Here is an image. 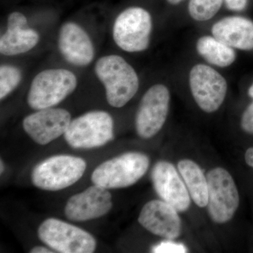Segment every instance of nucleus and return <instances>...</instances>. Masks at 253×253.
<instances>
[{"mask_svg":"<svg viewBox=\"0 0 253 253\" xmlns=\"http://www.w3.org/2000/svg\"><path fill=\"white\" fill-rule=\"evenodd\" d=\"M190 92L201 111L215 113L225 101L229 84L225 77L206 63H198L188 75Z\"/></svg>","mask_w":253,"mask_h":253,"instance_id":"nucleus-4","label":"nucleus"},{"mask_svg":"<svg viewBox=\"0 0 253 253\" xmlns=\"http://www.w3.org/2000/svg\"><path fill=\"white\" fill-rule=\"evenodd\" d=\"M223 3L224 0H189L188 12L196 22H206L218 14Z\"/></svg>","mask_w":253,"mask_h":253,"instance_id":"nucleus-20","label":"nucleus"},{"mask_svg":"<svg viewBox=\"0 0 253 253\" xmlns=\"http://www.w3.org/2000/svg\"><path fill=\"white\" fill-rule=\"evenodd\" d=\"M171 93L166 84L158 83L143 95L136 113L135 128L138 135L148 139L157 134L167 121Z\"/></svg>","mask_w":253,"mask_h":253,"instance_id":"nucleus-10","label":"nucleus"},{"mask_svg":"<svg viewBox=\"0 0 253 253\" xmlns=\"http://www.w3.org/2000/svg\"><path fill=\"white\" fill-rule=\"evenodd\" d=\"M22 79L21 70L12 65L0 67V99H4L16 89Z\"/></svg>","mask_w":253,"mask_h":253,"instance_id":"nucleus-21","label":"nucleus"},{"mask_svg":"<svg viewBox=\"0 0 253 253\" xmlns=\"http://www.w3.org/2000/svg\"><path fill=\"white\" fill-rule=\"evenodd\" d=\"M111 199V194L107 189L94 184L68 200L65 214L68 219L74 221H85L101 217L112 208Z\"/></svg>","mask_w":253,"mask_h":253,"instance_id":"nucleus-14","label":"nucleus"},{"mask_svg":"<svg viewBox=\"0 0 253 253\" xmlns=\"http://www.w3.org/2000/svg\"><path fill=\"white\" fill-rule=\"evenodd\" d=\"M71 122V116L66 110H38L23 120L25 131L37 144L46 145L64 134Z\"/></svg>","mask_w":253,"mask_h":253,"instance_id":"nucleus-12","label":"nucleus"},{"mask_svg":"<svg viewBox=\"0 0 253 253\" xmlns=\"http://www.w3.org/2000/svg\"><path fill=\"white\" fill-rule=\"evenodd\" d=\"M40 239L50 249L61 253H91L96 240L89 233L67 222L49 218L38 228Z\"/></svg>","mask_w":253,"mask_h":253,"instance_id":"nucleus-9","label":"nucleus"},{"mask_svg":"<svg viewBox=\"0 0 253 253\" xmlns=\"http://www.w3.org/2000/svg\"><path fill=\"white\" fill-rule=\"evenodd\" d=\"M187 251L184 244L174 242L172 240L163 241L152 249V253H185Z\"/></svg>","mask_w":253,"mask_h":253,"instance_id":"nucleus-22","label":"nucleus"},{"mask_svg":"<svg viewBox=\"0 0 253 253\" xmlns=\"http://www.w3.org/2000/svg\"><path fill=\"white\" fill-rule=\"evenodd\" d=\"M226 9L234 12H241L247 7L248 0H224Z\"/></svg>","mask_w":253,"mask_h":253,"instance_id":"nucleus-24","label":"nucleus"},{"mask_svg":"<svg viewBox=\"0 0 253 253\" xmlns=\"http://www.w3.org/2000/svg\"><path fill=\"white\" fill-rule=\"evenodd\" d=\"M152 31L151 14L144 8L133 6L124 10L116 18L113 40L126 52H141L149 47Z\"/></svg>","mask_w":253,"mask_h":253,"instance_id":"nucleus-5","label":"nucleus"},{"mask_svg":"<svg viewBox=\"0 0 253 253\" xmlns=\"http://www.w3.org/2000/svg\"><path fill=\"white\" fill-rule=\"evenodd\" d=\"M172 163L158 161L153 168L151 180L155 191L165 202L178 212L187 211L191 206V196L184 181Z\"/></svg>","mask_w":253,"mask_h":253,"instance_id":"nucleus-11","label":"nucleus"},{"mask_svg":"<svg viewBox=\"0 0 253 253\" xmlns=\"http://www.w3.org/2000/svg\"><path fill=\"white\" fill-rule=\"evenodd\" d=\"M208 204L210 217L217 224H224L234 217L240 204L237 186L230 173L222 168L208 172Z\"/></svg>","mask_w":253,"mask_h":253,"instance_id":"nucleus-8","label":"nucleus"},{"mask_svg":"<svg viewBox=\"0 0 253 253\" xmlns=\"http://www.w3.org/2000/svg\"><path fill=\"white\" fill-rule=\"evenodd\" d=\"M77 85V78L68 70H44L32 81L28 104L35 110L54 107L72 94Z\"/></svg>","mask_w":253,"mask_h":253,"instance_id":"nucleus-3","label":"nucleus"},{"mask_svg":"<svg viewBox=\"0 0 253 253\" xmlns=\"http://www.w3.org/2000/svg\"><path fill=\"white\" fill-rule=\"evenodd\" d=\"M40 35L29 28L28 20L15 11L7 19V28L0 38V52L4 56H16L28 52L38 44Z\"/></svg>","mask_w":253,"mask_h":253,"instance_id":"nucleus-16","label":"nucleus"},{"mask_svg":"<svg viewBox=\"0 0 253 253\" xmlns=\"http://www.w3.org/2000/svg\"><path fill=\"white\" fill-rule=\"evenodd\" d=\"M94 71L104 84L108 103L113 107L126 106L139 90L137 73L122 56L108 55L100 58Z\"/></svg>","mask_w":253,"mask_h":253,"instance_id":"nucleus-1","label":"nucleus"},{"mask_svg":"<svg viewBox=\"0 0 253 253\" xmlns=\"http://www.w3.org/2000/svg\"><path fill=\"white\" fill-rule=\"evenodd\" d=\"M58 46L63 57L73 66H86L94 58V47L89 35L77 23H65L60 28Z\"/></svg>","mask_w":253,"mask_h":253,"instance_id":"nucleus-15","label":"nucleus"},{"mask_svg":"<svg viewBox=\"0 0 253 253\" xmlns=\"http://www.w3.org/2000/svg\"><path fill=\"white\" fill-rule=\"evenodd\" d=\"M177 168L191 199L199 207H206L208 204V185L204 171L197 163L190 159L179 161Z\"/></svg>","mask_w":253,"mask_h":253,"instance_id":"nucleus-19","label":"nucleus"},{"mask_svg":"<svg viewBox=\"0 0 253 253\" xmlns=\"http://www.w3.org/2000/svg\"><path fill=\"white\" fill-rule=\"evenodd\" d=\"M113 120L106 111H90L71 121L64 134L73 149H89L107 144L114 137Z\"/></svg>","mask_w":253,"mask_h":253,"instance_id":"nucleus-6","label":"nucleus"},{"mask_svg":"<svg viewBox=\"0 0 253 253\" xmlns=\"http://www.w3.org/2000/svg\"><path fill=\"white\" fill-rule=\"evenodd\" d=\"M30 252L32 253H53V251H49V249L43 247V246H36L32 249Z\"/></svg>","mask_w":253,"mask_h":253,"instance_id":"nucleus-26","label":"nucleus"},{"mask_svg":"<svg viewBox=\"0 0 253 253\" xmlns=\"http://www.w3.org/2000/svg\"><path fill=\"white\" fill-rule=\"evenodd\" d=\"M211 33L236 51H253V21L242 16H228L213 23Z\"/></svg>","mask_w":253,"mask_h":253,"instance_id":"nucleus-17","label":"nucleus"},{"mask_svg":"<svg viewBox=\"0 0 253 253\" xmlns=\"http://www.w3.org/2000/svg\"><path fill=\"white\" fill-rule=\"evenodd\" d=\"M248 95H249L251 99H253V82L251 83V85H250L249 89H248Z\"/></svg>","mask_w":253,"mask_h":253,"instance_id":"nucleus-27","label":"nucleus"},{"mask_svg":"<svg viewBox=\"0 0 253 253\" xmlns=\"http://www.w3.org/2000/svg\"><path fill=\"white\" fill-rule=\"evenodd\" d=\"M149 156L140 152H128L105 161L91 174L94 184L106 189H121L133 185L147 172Z\"/></svg>","mask_w":253,"mask_h":253,"instance_id":"nucleus-2","label":"nucleus"},{"mask_svg":"<svg viewBox=\"0 0 253 253\" xmlns=\"http://www.w3.org/2000/svg\"><path fill=\"white\" fill-rule=\"evenodd\" d=\"M240 124L243 131L253 135V101L244 110Z\"/></svg>","mask_w":253,"mask_h":253,"instance_id":"nucleus-23","label":"nucleus"},{"mask_svg":"<svg viewBox=\"0 0 253 253\" xmlns=\"http://www.w3.org/2000/svg\"><path fill=\"white\" fill-rule=\"evenodd\" d=\"M245 161L246 164L253 168V147L249 148L245 153Z\"/></svg>","mask_w":253,"mask_h":253,"instance_id":"nucleus-25","label":"nucleus"},{"mask_svg":"<svg viewBox=\"0 0 253 253\" xmlns=\"http://www.w3.org/2000/svg\"><path fill=\"white\" fill-rule=\"evenodd\" d=\"M4 163H3L2 161L1 160V173L4 172Z\"/></svg>","mask_w":253,"mask_h":253,"instance_id":"nucleus-29","label":"nucleus"},{"mask_svg":"<svg viewBox=\"0 0 253 253\" xmlns=\"http://www.w3.org/2000/svg\"><path fill=\"white\" fill-rule=\"evenodd\" d=\"M86 165L81 158L59 155L37 165L31 174L33 184L46 191H59L69 187L84 174Z\"/></svg>","mask_w":253,"mask_h":253,"instance_id":"nucleus-7","label":"nucleus"},{"mask_svg":"<svg viewBox=\"0 0 253 253\" xmlns=\"http://www.w3.org/2000/svg\"><path fill=\"white\" fill-rule=\"evenodd\" d=\"M167 1L171 5H178L182 2L184 0H167Z\"/></svg>","mask_w":253,"mask_h":253,"instance_id":"nucleus-28","label":"nucleus"},{"mask_svg":"<svg viewBox=\"0 0 253 253\" xmlns=\"http://www.w3.org/2000/svg\"><path fill=\"white\" fill-rule=\"evenodd\" d=\"M195 49L205 63L214 68H229L237 59L236 50L212 34L200 36L196 40Z\"/></svg>","mask_w":253,"mask_h":253,"instance_id":"nucleus-18","label":"nucleus"},{"mask_svg":"<svg viewBox=\"0 0 253 253\" xmlns=\"http://www.w3.org/2000/svg\"><path fill=\"white\" fill-rule=\"evenodd\" d=\"M138 221L145 229L165 239H177L182 231L178 211L163 200H152L146 203Z\"/></svg>","mask_w":253,"mask_h":253,"instance_id":"nucleus-13","label":"nucleus"}]
</instances>
